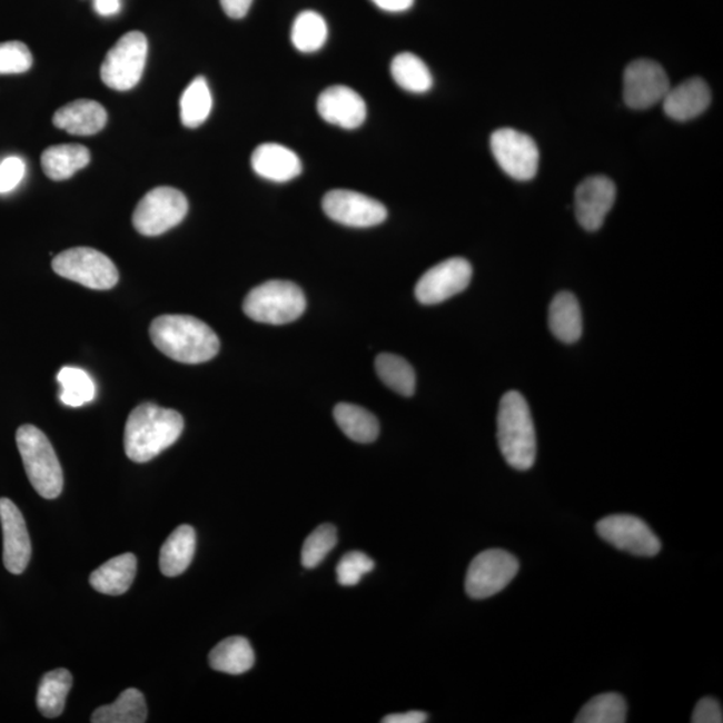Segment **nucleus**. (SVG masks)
Returning <instances> with one entry per match:
<instances>
[{
  "instance_id": "f257e3e1",
  "label": "nucleus",
  "mask_w": 723,
  "mask_h": 723,
  "mask_svg": "<svg viewBox=\"0 0 723 723\" xmlns=\"http://www.w3.org/2000/svg\"><path fill=\"white\" fill-rule=\"evenodd\" d=\"M149 333L153 345L180 364H204L220 350L212 328L189 315H162L152 321Z\"/></svg>"
},
{
  "instance_id": "f03ea898",
  "label": "nucleus",
  "mask_w": 723,
  "mask_h": 723,
  "mask_svg": "<svg viewBox=\"0 0 723 723\" xmlns=\"http://www.w3.org/2000/svg\"><path fill=\"white\" fill-rule=\"evenodd\" d=\"M182 430L184 418L179 412L142 404L130 413L125 426V452L131 462L148 463L172 446Z\"/></svg>"
},
{
  "instance_id": "7ed1b4c3",
  "label": "nucleus",
  "mask_w": 723,
  "mask_h": 723,
  "mask_svg": "<svg viewBox=\"0 0 723 723\" xmlns=\"http://www.w3.org/2000/svg\"><path fill=\"white\" fill-rule=\"evenodd\" d=\"M497 442L512 468L524 472L534 466L537 453L534 419L527 400L518 392H508L499 400Z\"/></svg>"
},
{
  "instance_id": "20e7f679",
  "label": "nucleus",
  "mask_w": 723,
  "mask_h": 723,
  "mask_svg": "<svg viewBox=\"0 0 723 723\" xmlns=\"http://www.w3.org/2000/svg\"><path fill=\"white\" fill-rule=\"evenodd\" d=\"M17 445L21 453L26 475L38 495L55 499L63 489V472L49 438L32 425H23L17 432Z\"/></svg>"
},
{
  "instance_id": "39448f33",
  "label": "nucleus",
  "mask_w": 723,
  "mask_h": 723,
  "mask_svg": "<svg viewBox=\"0 0 723 723\" xmlns=\"http://www.w3.org/2000/svg\"><path fill=\"white\" fill-rule=\"evenodd\" d=\"M242 310L259 324L287 325L304 315L306 297L291 281L269 280L249 291Z\"/></svg>"
},
{
  "instance_id": "423d86ee",
  "label": "nucleus",
  "mask_w": 723,
  "mask_h": 723,
  "mask_svg": "<svg viewBox=\"0 0 723 723\" xmlns=\"http://www.w3.org/2000/svg\"><path fill=\"white\" fill-rule=\"evenodd\" d=\"M148 58V39L140 31H130L118 39L105 57L101 80L108 88L128 91L141 81Z\"/></svg>"
},
{
  "instance_id": "0eeeda50",
  "label": "nucleus",
  "mask_w": 723,
  "mask_h": 723,
  "mask_svg": "<svg viewBox=\"0 0 723 723\" xmlns=\"http://www.w3.org/2000/svg\"><path fill=\"white\" fill-rule=\"evenodd\" d=\"M52 269L65 279L100 291L113 288L120 279L115 263L107 255L88 247L66 249L52 260Z\"/></svg>"
},
{
  "instance_id": "6e6552de",
  "label": "nucleus",
  "mask_w": 723,
  "mask_h": 723,
  "mask_svg": "<svg viewBox=\"0 0 723 723\" xmlns=\"http://www.w3.org/2000/svg\"><path fill=\"white\" fill-rule=\"evenodd\" d=\"M186 195L172 187H159L145 195L133 214V226L143 236H160L179 226L188 214Z\"/></svg>"
},
{
  "instance_id": "1a4fd4ad",
  "label": "nucleus",
  "mask_w": 723,
  "mask_h": 723,
  "mask_svg": "<svg viewBox=\"0 0 723 723\" xmlns=\"http://www.w3.org/2000/svg\"><path fill=\"white\" fill-rule=\"evenodd\" d=\"M521 564L504 549H488L478 554L469 565L465 590L472 600H488L502 593L514 581Z\"/></svg>"
},
{
  "instance_id": "9d476101",
  "label": "nucleus",
  "mask_w": 723,
  "mask_h": 723,
  "mask_svg": "<svg viewBox=\"0 0 723 723\" xmlns=\"http://www.w3.org/2000/svg\"><path fill=\"white\" fill-rule=\"evenodd\" d=\"M493 157L506 175L517 181H529L537 175V145L528 135L516 129L503 128L491 137Z\"/></svg>"
},
{
  "instance_id": "9b49d317",
  "label": "nucleus",
  "mask_w": 723,
  "mask_h": 723,
  "mask_svg": "<svg viewBox=\"0 0 723 723\" xmlns=\"http://www.w3.org/2000/svg\"><path fill=\"white\" fill-rule=\"evenodd\" d=\"M670 87L667 72L651 59L631 62L623 76V97L627 107L644 110L663 101Z\"/></svg>"
},
{
  "instance_id": "f8f14e48",
  "label": "nucleus",
  "mask_w": 723,
  "mask_h": 723,
  "mask_svg": "<svg viewBox=\"0 0 723 723\" xmlns=\"http://www.w3.org/2000/svg\"><path fill=\"white\" fill-rule=\"evenodd\" d=\"M597 534L615 548L636 556H656L662 543L642 518L631 515H613L596 524Z\"/></svg>"
},
{
  "instance_id": "ddd939ff",
  "label": "nucleus",
  "mask_w": 723,
  "mask_h": 723,
  "mask_svg": "<svg viewBox=\"0 0 723 723\" xmlns=\"http://www.w3.org/2000/svg\"><path fill=\"white\" fill-rule=\"evenodd\" d=\"M325 214L341 226L370 228L384 222L387 209L372 197L347 189H334L321 201Z\"/></svg>"
},
{
  "instance_id": "4468645a",
  "label": "nucleus",
  "mask_w": 723,
  "mask_h": 723,
  "mask_svg": "<svg viewBox=\"0 0 723 723\" xmlns=\"http://www.w3.org/2000/svg\"><path fill=\"white\" fill-rule=\"evenodd\" d=\"M473 269L463 258L438 263L426 271L417 283L416 298L419 304L432 306L443 304L469 286Z\"/></svg>"
},
{
  "instance_id": "2eb2a0df",
  "label": "nucleus",
  "mask_w": 723,
  "mask_h": 723,
  "mask_svg": "<svg viewBox=\"0 0 723 723\" xmlns=\"http://www.w3.org/2000/svg\"><path fill=\"white\" fill-rule=\"evenodd\" d=\"M616 200V187L606 176L584 180L575 192V214L578 225L586 231L602 228Z\"/></svg>"
},
{
  "instance_id": "dca6fc26",
  "label": "nucleus",
  "mask_w": 723,
  "mask_h": 723,
  "mask_svg": "<svg viewBox=\"0 0 723 723\" xmlns=\"http://www.w3.org/2000/svg\"><path fill=\"white\" fill-rule=\"evenodd\" d=\"M3 529V563L11 574L21 575L31 558V542L22 512L9 498H0Z\"/></svg>"
},
{
  "instance_id": "f3484780",
  "label": "nucleus",
  "mask_w": 723,
  "mask_h": 723,
  "mask_svg": "<svg viewBox=\"0 0 723 723\" xmlns=\"http://www.w3.org/2000/svg\"><path fill=\"white\" fill-rule=\"evenodd\" d=\"M318 113L326 122L350 130L365 122L367 109L357 91L337 85L319 96Z\"/></svg>"
},
{
  "instance_id": "a211bd4d",
  "label": "nucleus",
  "mask_w": 723,
  "mask_h": 723,
  "mask_svg": "<svg viewBox=\"0 0 723 723\" xmlns=\"http://www.w3.org/2000/svg\"><path fill=\"white\" fill-rule=\"evenodd\" d=\"M254 172L274 182H287L301 174V161L294 150L280 143H261L251 157Z\"/></svg>"
},
{
  "instance_id": "6ab92c4d",
  "label": "nucleus",
  "mask_w": 723,
  "mask_h": 723,
  "mask_svg": "<svg viewBox=\"0 0 723 723\" xmlns=\"http://www.w3.org/2000/svg\"><path fill=\"white\" fill-rule=\"evenodd\" d=\"M712 91L702 78H692L670 89L663 98V110L675 121H690L699 117L710 107Z\"/></svg>"
},
{
  "instance_id": "aec40b11",
  "label": "nucleus",
  "mask_w": 723,
  "mask_h": 723,
  "mask_svg": "<svg viewBox=\"0 0 723 723\" xmlns=\"http://www.w3.org/2000/svg\"><path fill=\"white\" fill-rule=\"evenodd\" d=\"M108 122L107 110L100 102L77 100L56 111L52 123L75 136H93Z\"/></svg>"
},
{
  "instance_id": "412c9836",
  "label": "nucleus",
  "mask_w": 723,
  "mask_h": 723,
  "mask_svg": "<svg viewBox=\"0 0 723 723\" xmlns=\"http://www.w3.org/2000/svg\"><path fill=\"white\" fill-rule=\"evenodd\" d=\"M137 558L133 554H123L110 558L90 575V584L98 593L118 596L127 593L135 582Z\"/></svg>"
},
{
  "instance_id": "4be33fe9",
  "label": "nucleus",
  "mask_w": 723,
  "mask_h": 723,
  "mask_svg": "<svg viewBox=\"0 0 723 723\" xmlns=\"http://www.w3.org/2000/svg\"><path fill=\"white\" fill-rule=\"evenodd\" d=\"M90 150L80 143L55 145L44 150L41 157L42 169L49 179L63 181L89 166Z\"/></svg>"
},
{
  "instance_id": "5701e85b",
  "label": "nucleus",
  "mask_w": 723,
  "mask_h": 723,
  "mask_svg": "<svg viewBox=\"0 0 723 723\" xmlns=\"http://www.w3.org/2000/svg\"><path fill=\"white\" fill-rule=\"evenodd\" d=\"M549 328L564 344H575L582 337L583 318L581 305L574 294H557L549 306Z\"/></svg>"
},
{
  "instance_id": "b1692460",
  "label": "nucleus",
  "mask_w": 723,
  "mask_h": 723,
  "mask_svg": "<svg viewBox=\"0 0 723 723\" xmlns=\"http://www.w3.org/2000/svg\"><path fill=\"white\" fill-rule=\"evenodd\" d=\"M196 532L190 525H180L164 543L160 552V570L168 577L180 576L194 561Z\"/></svg>"
},
{
  "instance_id": "393cba45",
  "label": "nucleus",
  "mask_w": 723,
  "mask_h": 723,
  "mask_svg": "<svg viewBox=\"0 0 723 723\" xmlns=\"http://www.w3.org/2000/svg\"><path fill=\"white\" fill-rule=\"evenodd\" d=\"M209 665L216 672L231 675L249 672L255 665L251 643L242 636L227 637L210 651Z\"/></svg>"
},
{
  "instance_id": "a878e982",
  "label": "nucleus",
  "mask_w": 723,
  "mask_h": 723,
  "mask_svg": "<svg viewBox=\"0 0 723 723\" xmlns=\"http://www.w3.org/2000/svg\"><path fill=\"white\" fill-rule=\"evenodd\" d=\"M335 423L346 436L355 443L370 444L379 434L376 416L364 407L353 404H338L334 409Z\"/></svg>"
},
{
  "instance_id": "bb28decb",
  "label": "nucleus",
  "mask_w": 723,
  "mask_h": 723,
  "mask_svg": "<svg viewBox=\"0 0 723 723\" xmlns=\"http://www.w3.org/2000/svg\"><path fill=\"white\" fill-rule=\"evenodd\" d=\"M148 709L140 690L128 689L111 705L98 707L91 722L95 723H143L147 722Z\"/></svg>"
},
{
  "instance_id": "cd10ccee",
  "label": "nucleus",
  "mask_w": 723,
  "mask_h": 723,
  "mask_svg": "<svg viewBox=\"0 0 723 723\" xmlns=\"http://www.w3.org/2000/svg\"><path fill=\"white\" fill-rule=\"evenodd\" d=\"M72 676L66 668L52 670L39 683L37 705L46 719H57L63 713L70 693Z\"/></svg>"
},
{
  "instance_id": "c85d7f7f",
  "label": "nucleus",
  "mask_w": 723,
  "mask_h": 723,
  "mask_svg": "<svg viewBox=\"0 0 723 723\" xmlns=\"http://www.w3.org/2000/svg\"><path fill=\"white\" fill-rule=\"evenodd\" d=\"M392 76L400 89L426 93L433 87V76L426 63L412 52H400L392 61Z\"/></svg>"
},
{
  "instance_id": "c756f323",
  "label": "nucleus",
  "mask_w": 723,
  "mask_h": 723,
  "mask_svg": "<svg viewBox=\"0 0 723 723\" xmlns=\"http://www.w3.org/2000/svg\"><path fill=\"white\" fill-rule=\"evenodd\" d=\"M212 93L204 77H197L184 90L180 100V117L184 127L195 129L207 121L212 110Z\"/></svg>"
},
{
  "instance_id": "7c9ffc66",
  "label": "nucleus",
  "mask_w": 723,
  "mask_h": 723,
  "mask_svg": "<svg viewBox=\"0 0 723 723\" xmlns=\"http://www.w3.org/2000/svg\"><path fill=\"white\" fill-rule=\"evenodd\" d=\"M376 370L383 383L399 396L412 397L416 392V373L409 361L394 354H380Z\"/></svg>"
},
{
  "instance_id": "2f4dec72",
  "label": "nucleus",
  "mask_w": 723,
  "mask_h": 723,
  "mask_svg": "<svg viewBox=\"0 0 723 723\" xmlns=\"http://www.w3.org/2000/svg\"><path fill=\"white\" fill-rule=\"evenodd\" d=\"M328 37L325 18L315 11H304L295 18L291 41L300 52H315L324 48Z\"/></svg>"
},
{
  "instance_id": "473e14b6",
  "label": "nucleus",
  "mask_w": 723,
  "mask_h": 723,
  "mask_svg": "<svg viewBox=\"0 0 723 723\" xmlns=\"http://www.w3.org/2000/svg\"><path fill=\"white\" fill-rule=\"evenodd\" d=\"M627 719V703L621 694L596 695L577 714L576 723H624Z\"/></svg>"
},
{
  "instance_id": "72a5a7b5",
  "label": "nucleus",
  "mask_w": 723,
  "mask_h": 723,
  "mask_svg": "<svg viewBox=\"0 0 723 723\" xmlns=\"http://www.w3.org/2000/svg\"><path fill=\"white\" fill-rule=\"evenodd\" d=\"M58 383L61 384V400L66 406L80 407L96 397L93 379L87 372L77 367H63L58 373Z\"/></svg>"
},
{
  "instance_id": "f704fd0d",
  "label": "nucleus",
  "mask_w": 723,
  "mask_h": 723,
  "mask_svg": "<svg viewBox=\"0 0 723 723\" xmlns=\"http://www.w3.org/2000/svg\"><path fill=\"white\" fill-rule=\"evenodd\" d=\"M338 543L337 528L331 524H321L308 535L301 548V564L305 568H315L325 561L326 556Z\"/></svg>"
},
{
  "instance_id": "c9c22d12",
  "label": "nucleus",
  "mask_w": 723,
  "mask_h": 723,
  "mask_svg": "<svg viewBox=\"0 0 723 723\" xmlns=\"http://www.w3.org/2000/svg\"><path fill=\"white\" fill-rule=\"evenodd\" d=\"M374 570L373 558L364 552H348L340 558L337 567L338 583L344 587H354L366 574Z\"/></svg>"
},
{
  "instance_id": "e433bc0d",
  "label": "nucleus",
  "mask_w": 723,
  "mask_h": 723,
  "mask_svg": "<svg viewBox=\"0 0 723 723\" xmlns=\"http://www.w3.org/2000/svg\"><path fill=\"white\" fill-rule=\"evenodd\" d=\"M32 66V55L28 46L11 41L0 43V75H22Z\"/></svg>"
},
{
  "instance_id": "4c0bfd02",
  "label": "nucleus",
  "mask_w": 723,
  "mask_h": 723,
  "mask_svg": "<svg viewBox=\"0 0 723 723\" xmlns=\"http://www.w3.org/2000/svg\"><path fill=\"white\" fill-rule=\"evenodd\" d=\"M26 164L17 156L8 157L0 162V194H9L23 180Z\"/></svg>"
},
{
  "instance_id": "58836bf2",
  "label": "nucleus",
  "mask_w": 723,
  "mask_h": 723,
  "mask_svg": "<svg viewBox=\"0 0 723 723\" xmlns=\"http://www.w3.org/2000/svg\"><path fill=\"white\" fill-rule=\"evenodd\" d=\"M692 722L722 723L723 713L721 703L715 699H712V696H705V699H702L699 703H696L694 713L692 715Z\"/></svg>"
},
{
  "instance_id": "ea45409f",
  "label": "nucleus",
  "mask_w": 723,
  "mask_h": 723,
  "mask_svg": "<svg viewBox=\"0 0 723 723\" xmlns=\"http://www.w3.org/2000/svg\"><path fill=\"white\" fill-rule=\"evenodd\" d=\"M254 0H220L221 8L229 18L241 19L248 14Z\"/></svg>"
},
{
  "instance_id": "a19ab883",
  "label": "nucleus",
  "mask_w": 723,
  "mask_h": 723,
  "mask_svg": "<svg viewBox=\"0 0 723 723\" xmlns=\"http://www.w3.org/2000/svg\"><path fill=\"white\" fill-rule=\"evenodd\" d=\"M427 714L419 712V710H413V712L392 714L386 715L383 719L384 723H424L427 722Z\"/></svg>"
},
{
  "instance_id": "79ce46f5",
  "label": "nucleus",
  "mask_w": 723,
  "mask_h": 723,
  "mask_svg": "<svg viewBox=\"0 0 723 723\" xmlns=\"http://www.w3.org/2000/svg\"><path fill=\"white\" fill-rule=\"evenodd\" d=\"M372 2L387 12H404L414 4V0H372Z\"/></svg>"
},
{
  "instance_id": "37998d69",
  "label": "nucleus",
  "mask_w": 723,
  "mask_h": 723,
  "mask_svg": "<svg viewBox=\"0 0 723 723\" xmlns=\"http://www.w3.org/2000/svg\"><path fill=\"white\" fill-rule=\"evenodd\" d=\"M95 10L102 17L116 16L121 10V0H95Z\"/></svg>"
}]
</instances>
